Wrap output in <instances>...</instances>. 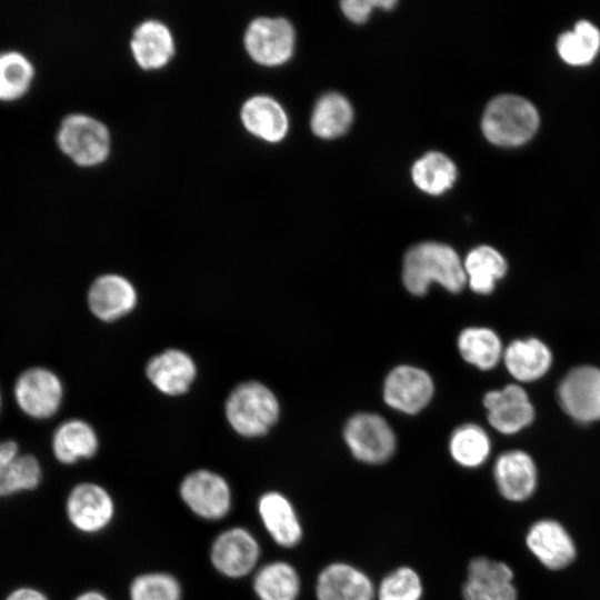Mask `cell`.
Here are the masks:
<instances>
[{
	"mask_svg": "<svg viewBox=\"0 0 600 600\" xmlns=\"http://www.w3.org/2000/svg\"><path fill=\"white\" fill-rule=\"evenodd\" d=\"M402 281L414 296L426 294L432 282L457 293L466 286L467 276L463 261L451 247L439 242H422L406 253Z\"/></svg>",
	"mask_w": 600,
	"mask_h": 600,
	"instance_id": "obj_1",
	"label": "cell"
},
{
	"mask_svg": "<svg viewBox=\"0 0 600 600\" xmlns=\"http://www.w3.org/2000/svg\"><path fill=\"white\" fill-rule=\"evenodd\" d=\"M481 127L490 142L501 147H516L527 142L536 133L539 114L527 99L502 94L487 106Z\"/></svg>",
	"mask_w": 600,
	"mask_h": 600,
	"instance_id": "obj_2",
	"label": "cell"
},
{
	"mask_svg": "<svg viewBox=\"0 0 600 600\" xmlns=\"http://www.w3.org/2000/svg\"><path fill=\"white\" fill-rule=\"evenodd\" d=\"M274 393L264 384L248 381L239 384L226 402V416L232 429L242 437L264 436L279 418Z\"/></svg>",
	"mask_w": 600,
	"mask_h": 600,
	"instance_id": "obj_3",
	"label": "cell"
},
{
	"mask_svg": "<svg viewBox=\"0 0 600 600\" xmlns=\"http://www.w3.org/2000/svg\"><path fill=\"white\" fill-rule=\"evenodd\" d=\"M60 150L80 167L103 162L110 151V134L99 120L80 113L67 116L58 130Z\"/></svg>",
	"mask_w": 600,
	"mask_h": 600,
	"instance_id": "obj_4",
	"label": "cell"
},
{
	"mask_svg": "<svg viewBox=\"0 0 600 600\" xmlns=\"http://www.w3.org/2000/svg\"><path fill=\"white\" fill-rule=\"evenodd\" d=\"M343 440L352 457L366 464L389 461L397 448V437L390 424L372 412L352 416L344 426Z\"/></svg>",
	"mask_w": 600,
	"mask_h": 600,
	"instance_id": "obj_5",
	"label": "cell"
},
{
	"mask_svg": "<svg viewBox=\"0 0 600 600\" xmlns=\"http://www.w3.org/2000/svg\"><path fill=\"white\" fill-rule=\"evenodd\" d=\"M179 494L196 516L208 521L223 519L232 507V492L228 481L207 469L186 476L180 483Z\"/></svg>",
	"mask_w": 600,
	"mask_h": 600,
	"instance_id": "obj_6",
	"label": "cell"
},
{
	"mask_svg": "<svg viewBox=\"0 0 600 600\" xmlns=\"http://www.w3.org/2000/svg\"><path fill=\"white\" fill-rule=\"evenodd\" d=\"M561 409L580 423L600 420V368L578 366L567 372L557 388Z\"/></svg>",
	"mask_w": 600,
	"mask_h": 600,
	"instance_id": "obj_7",
	"label": "cell"
},
{
	"mask_svg": "<svg viewBox=\"0 0 600 600\" xmlns=\"http://www.w3.org/2000/svg\"><path fill=\"white\" fill-rule=\"evenodd\" d=\"M261 548L257 538L243 527L222 531L210 548V561L223 577L243 578L258 569Z\"/></svg>",
	"mask_w": 600,
	"mask_h": 600,
	"instance_id": "obj_8",
	"label": "cell"
},
{
	"mask_svg": "<svg viewBox=\"0 0 600 600\" xmlns=\"http://www.w3.org/2000/svg\"><path fill=\"white\" fill-rule=\"evenodd\" d=\"M244 47L252 60L259 64H282L293 52V28L283 18H257L246 30Z\"/></svg>",
	"mask_w": 600,
	"mask_h": 600,
	"instance_id": "obj_9",
	"label": "cell"
},
{
	"mask_svg": "<svg viewBox=\"0 0 600 600\" xmlns=\"http://www.w3.org/2000/svg\"><path fill=\"white\" fill-rule=\"evenodd\" d=\"M513 571L500 560L484 556L472 558L461 588L463 600H517Z\"/></svg>",
	"mask_w": 600,
	"mask_h": 600,
	"instance_id": "obj_10",
	"label": "cell"
},
{
	"mask_svg": "<svg viewBox=\"0 0 600 600\" xmlns=\"http://www.w3.org/2000/svg\"><path fill=\"white\" fill-rule=\"evenodd\" d=\"M377 584L361 568L347 561H332L317 574V600H376Z\"/></svg>",
	"mask_w": 600,
	"mask_h": 600,
	"instance_id": "obj_11",
	"label": "cell"
},
{
	"mask_svg": "<svg viewBox=\"0 0 600 600\" xmlns=\"http://www.w3.org/2000/svg\"><path fill=\"white\" fill-rule=\"evenodd\" d=\"M434 386L421 368L401 364L393 368L383 383V400L394 410L407 414L421 411L432 399Z\"/></svg>",
	"mask_w": 600,
	"mask_h": 600,
	"instance_id": "obj_12",
	"label": "cell"
},
{
	"mask_svg": "<svg viewBox=\"0 0 600 600\" xmlns=\"http://www.w3.org/2000/svg\"><path fill=\"white\" fill-rule=\"evenodd\" d=\"M490 426L502 434H516L534 420V407L527 391L518 383L491 390L483 397Z\"/></svg>",
	"mask_w": 600,
	"mask_h": 600,
	"instance_id": "obj_13",
	"label": "cell"
},
{
	"mask_svg": "<svg viewBox=\"0 0 600 600\" xmlns=\"http://www.w3.org/2000/svg\"><path fill=\"white\" fill-rule=\"evenodd\" d=\"M67 514L72 526L84 533L104 530L114 517L111 494L100 484L82 482L69 493Z\"/></svg>",
	"mask_w": 600,
	"mask_h": 600,
	"instance_id": "obj_14",
	"label": "cell"
},
{
	"mask_svg": "<svg viewBox=\"0 0 600 600\" xmlns=\"http://www.w3.org/2000/svg\"><path fill=\"white\" fill-rule=\"evenodd\" d=\"M62 394L61 381L44 368L24 371L14 386V397L20 409L37 419L53 416L60 407Z\"/></svg>",
	"mask_w": 600,
	"mask_h": 600,
	"instance_id": "obj_15",
	"label": "cell"
},
{
	"mask_svg": "<svg viewBox=\"0 0 600 600\" xmlns=\"http://www.w3.org/2000/svg\"><path fill=\"white\" fill-rule=\"evenodd\" d=\"M492 474L499 493L511 502L528 500L538 484L534 460L518 449L500 453L493 463Z\"/></svg>",
	"mask_w": 600,
	"mask_h": 600,
	"instance_id": "obj_16",
	"label": "cell"
},
{
	"mask_svg": "<svg viewBox=\"0 0 600 600\" xmlns=\"http://www.w3.org/2000/svg\"><path fill=\"white\" fill-rule=\"evenodd\" d=\"M258 514L266 531L276 544L291 549L303 538V526L292 501L282 492H263L257 503Z\"/></svg>",
	"mask_w": 600,
	"mask_h": 600,
	"instance_id": "obj_17",
	"label": "cell"
},
{
	"mask_svg": "<svg viewBox=\"0 0 600 600\" xmlns=\"http://www.w3.org/2000/svg\"><path fill=\"white\" fill-rule=\"evenodd\" d=\"M529 551L548 569L560 570L576 558L573 539L566 528L552 519L534 522L526 536Z\"/></svg>",
	"mask_w": 600,
	"mask_h": 600,
	"instance_id": "obj_18",
	"label": "cell"
},
{
	"mask_svg": "<svg viewBox=\"0 0 600 600\" xmlns=\"http://www.w3.org/2000/svg\"><path fill=\"white\" fill-rule=\"evenodd\" d=\"M136 303L134 287L128 279L118 274L97 278L88 292L91 312L103 321H113L128 314Z\"/></svg>",
	"mask_w": 600,
	"mask_h": 600,
	"instance_id": "obj_19",
	"label": "cell"
},
{
	"mask_svg": "<svg viewBox=\"0 0 600 600\" xmlns=\"http://www.w3.org/2000/svg\"><path fill=\"white\" fill-rule=\"evenodd\" d=\"M146 371L151 383L168 396L187 392L197 374L191 357L178 349H168L154 356Z\"/></svg>",
	"mask_w": 600,
	"mask_h": 600,
	"instance_id": "obj_20",
	"label": "cell"
},
{
	"mask_svg": "<svg viewBox=\"0 0 600 600\" xmlns=\"http://www.w3.org/2000/svg\"><path fill=\"white\" fill-rule=\"evenodd\" d=\"M502 360L513 379L532 382L547 374L552 364V352L536 337L516 339L503 350Z\"/></svg>",
	"mask_w": 600,
	"mask_h": 600,
	"instance_id": "obj_21",
	"label": "cell"
},
{
	"mask_svg": "<svg viewBox=\"0 0 600 600\" xmlns=\"http://www.w3.org/2000/svg\"><path fill=\"white\" fill-rule=\"evenodd\" d=\"M131 51L142 69H160L174 53L172 34L162 22L147 20L136 28L131 39Z\"/></svg>",
	"mask_w": 600,
	"mask_h": 600,
	"instance_id": "obj_22",
	"label": "cell"
},
{
	"mask_svg": "<svg viewBox=\"0 0 600 600\" xmlns=\"http://www.w3.org/2000/svg\"><path fill=\"white\" fill-rule=\"evenodd\" d=\"M240 117L250 133L268 142H278L287 134V113L270 97L256 96L248 99L241 108Z\"/></svg>",
	"mask_w": 600,
	"mask_h": 600,
	"instance_id": "obj_23",
	"label": "cell"
},
{
	"mask_svg": "<svg viewBox=\"0 0 600 600\" xmlns=\"http://www.w3.org/2000/svg\"><path fill=\"white\" fill-rule=\"evenodd\" d=\"M252 588L259 600H298L302 583L293 564L274 560L254 571Z\"/></svg>",
	"mask_w": 600,
	"mask_h": 600,
	"instance_id": "obj_24",
	"label": "cell"
},
{
	"mask_svg": "<svg viewBox=\"0 0 600 600\" xmlns=\"http://www.w3.org/2000/svg\"><path fill=\"white\" fill-rule=\"evenodd\" d=\"M40 478L41 469L34 457L19 456L13 441L0 442V497L34 489Z\"/></svg>",
	"mask_w": 600,
	"mask_h": 600,
	"instance_id": "obj_25",
	"label": "cell"
},
{
	"mask_svg": "<svg viewBox=\"0 0 600 600\" xmlns=\"http://www.w3.org/2000/svg\"><path fill=\"white\" fill-rule=\"evenodd\" d=\"M467 283L479 294H489L497 281L502 279L508 270L504 257L490 246H479L468 252L463 260Z\"/></svg>",
	"mask_w": 600,
	"mask_h": 600,
	"instance_id": "obj_26",
	"label": "cell"
},
{
	"mask_svg": "<svg viewBox=\"0 0 600 600\" xmlns=\"http://www.w3.org/2000/svg\"><path fill=\"white\" fill-rule=\"evenodd\" d=\"M98 446V437L92 427L79 419L59 426L52 439L56 458L66 464L93 457Z\"/></svg>",
	"mask_w": 600,
	"mask_h": 600,
	"instance_id": "obj_27",
	"label": "cell"
},
{
	"mask_svg": "<svg viewBox=\"0 0 600 600\" xmlns=\"http://www.w3.org/2000/svg\"><path fill=\"white\" fill-rule=\"evenodd\" d=\"M458 350L468 363L480 370H491L502 359L504 349L492 329L470 327L460 332Z\"/></svg>",
	"mask_w": 600,
	"mask_h": 600,
	"instance_id": "obj_28",
	"label": "cell"
},
{
	"mask_svg": "<svg viewBox=\"0 0 600 600\" xmlns=\"http://www.w3.org/2000/svg\"><path fill=\"white\" fill-rule=\"evenodd\" d=\"M452 460L466 469L481 467L490 457L491 440L487 431L476 423H464L454 429L449 439Z\"/></svg>",
	"mask_w": 600,
	"mask_h": 600,
	"instance_id": "obj_29",
	"label": "cell"
},
{
	"mask_svg": "<svg viewBox=\"0 0 600 600\" xmlns=\"http://www.w3.org/2000/svg\"><path fill=\"white\" fill-rule=\"evenodd\" d=\"M352 114L351 104L344 97L333 92L324 94L313 109L312 131L323 139L339 137L349 128Z\"/></svg>",
	"mask_w": 600,
	"mask_h": 600,
	"instance_id": "obj_30",
	"label": "cell"
},
{
	"mask_svg": "<svg viewBox=\"0 0 600 600\" xmlns=\"http://www.w3.org/2000/svg\"><path fill=\"white\" fill-rule=\"evenodd\" d=\"M34 78L32 62L21 52H0V101L12 102L22 98Z\"/></svg>",
	"mask_w": 600,
	"mask_h": 600,
	"instance_id": "obj_31",
	"label": "cell"
},
{
	"mask_svg": "<svg viewBox=\"0 0 600 600\" xmlns=\"http://www.w3.org/2000/svg\"><path fill=\"white\" fill-rule=\"evenodd\" d=\"M457 179L454 163L443 153L429 152L416 161L412 167L414 184L429 194H441Z\"/></svg>",
	"mask_w": 600,
	"mask_h": 600,
	"instance_id": "obj_32",
	"label": "cell"
},
{
	"mask_svg": "<svg viewBox=\"0 0 600 600\" xmlns=\"http://www.w3.org/2000/svg\"><path fill=\"white\" fill-rule=\"evenodd\" d=\"M562 60L571 66L591 62L600 50V31L589 21H579L572 31L562 33L557 42Z\"/></svg>",
	"mask_w": 600,
	"mask_h": 600,
	"instance_id": "obj_33",
	"label": "cell"
},
{
	"mask_svg": "<svg viewBox=\"0 0 600 600\" xmlns=\"http://www.w3.org/2000/svg\"><path fill=\"white\" fill-rule=\"evenodd\" d=\"M423 580L410 566L402 564L386 573L377 584L376 600H422Z\"/></svg>",
	"mask_w": 600,
	"mask_h": 600,
	"instance_id": "obj_34",
	"label": "cell"
},
{
	"mask_svg": "<svg viewBox=\"0 0 600 600\" xmlns=\"http://www.w3.org/2000/svg\"><path fill=\"white\" fill-rule=\"evenodd\" d=\"M130 600H181L182 588L170 573L154 571L137 576L130 583Z\"/></svg>",
	"mask_w": 600,
	"mask_h": 600,
	"instance_id": "obj_35",
	"label": "cell"
},
{
	"mask_svg": "<svg viewBox=\"0 0 600 600\" xmlns=\"http://www.w3.org/2000/svg\"><path fill=\"white\" fill-rule=\"evenodd\" d=\"M393 0H347L341 2V9L346 17L356 23L366 21L372 11L373 7H381L382 9H391L396 6Z\"/></svg>",
	"mask_w": 600,
	"mask_h": 600,
	"instance_id": "obj_36",
	"label": "cell"
},
{
	"mask_svg": "<svg viewBox=\"0 0 600 600\" xmlns=\"http://www.w3.org/2000/svg\"><path fill=\"white\" fill-rule=\"evenodd\" d=\"M7 600H48V599L46 598L44 594H42L41 592L34 589L23 588V589H18L14 592H12L7 598Z\"/></svg>",
	"mask_w": 600,
	"mask_h": 600,
	"instance_id": "obj_37",
	"label": "cell"
},
{
	"mask_svg": "<svg viewBox=\"0 0 600 600\" xmlns=\"http://www.w3.org/2000/svg\"><path fill=\"white\" fill-rule=\"evenodd\" d=\"M74 600H109L102 592L90 590L79 594Z\"/></svg>",
	"mask_w": 600,
	"mask_h": 600,
	"instance_id": "obj_38",
	"label": "cell"
},
{
	"mask_svg": "<svg viewBox=\"0 0 600 600\" xmlns=\"http://www.w3.org/2000/svg\"><path fill=\"white\" fill-rule=\"evenodd\" d=\"M0 408H1V394H0Z\"/></svg>",
	"mask_w": 600,
	"mask_h": 600,
	"instance_id": "obj_39",
	"label": "cell"
}]
</instances>
